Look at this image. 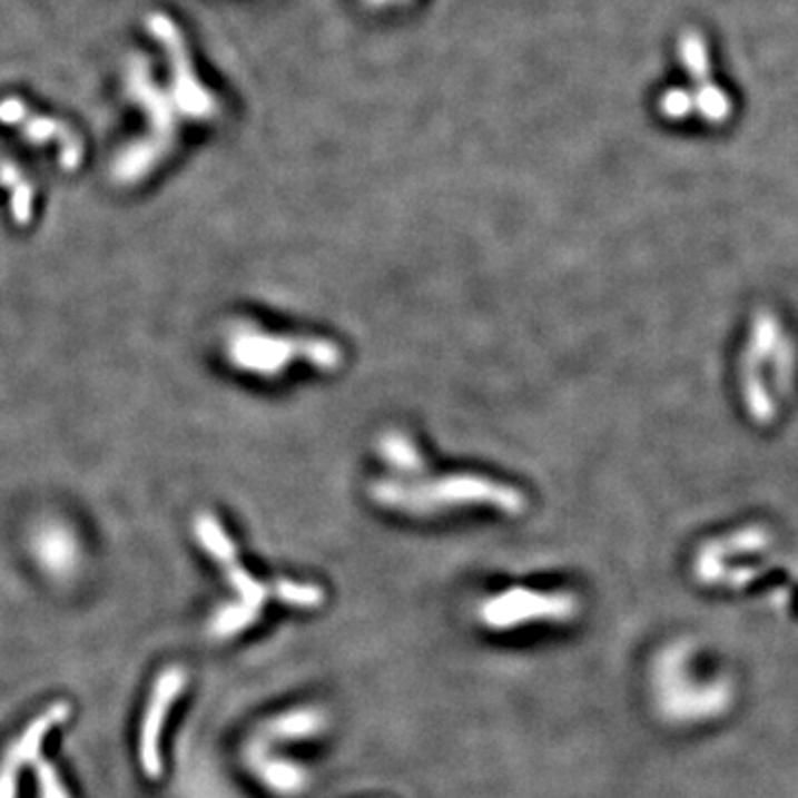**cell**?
<instances>
[{
  "label": "cell",
  "instance_id": "cell-6",
  "mask_svg": "<svg viewBox=\"0 0 798 798\" xmlns=\"http://www.w3.org/2000/svg\"><path fill=\"white\" fill-rule=\"evenodd\" d=\"M185 683H187V674L180 668L165 670L154 683L151 699H149V706H147V715L142 719L140 746H138L140 768L149 779L162 777L160 737H162V728H165V721L169 717V710L178 701V697L183 694Z\"/></svg>",
  "mask_w": 798,
  "mask_h": 798
},
{
  "label": "cell",
  "instance_id": "cell-18",
  "mask_svg": "<svg viewBox=\"0 0 798 798\" xmlns=\"http://www.w3.org/2000/svg\"><path fill=\"white\" fill-rule=\"evenodd\" d=\"M33 772H36L40 798H69L65 786H62V781H60L58 770L53 768V763H49V761H45V759H38V761L33 763Z\"/></svg>",
  "mask_w": 798,
  "mask_h": 798
},
{
  "label": "cell",
  "instance_id": "cell-5",
  "mask_svg": "<svg viewBox=\"0 0 798 798\" xmlns=\"http://www.w3.org/2000/svg\"><path fill=\"white\" fill-rule=\"evenodd\" d=\"M0 122L7 127H18L29 145H47L56 140L60 147V167L65 171L78 169L82 160V142L62 120L33 114L20 98L7 96L0 100Z\"/></svg>",
  "mask_w": 798,
  "mask_h": 798
},
{
  "label": "cell",
  "instance_id": "cell-15",
  "mask_svg": "<svg viewBox=\"0 0 798 798\" xmlns=\"http://www.w3.org/2000/svg\"><path fill=\"white\" fill-rule=\"evenodd\" d=\"M258 614H260V610H254V608H249V605H245V603L227 605V608H223V610L216 614V619H214V623H211V632H214L216 637H220V639L234 637V634L243 632L245 628L254 625L256 619H258Z\"/></svg>",
  "mask_w": 798,
  "mask_h": 798
},
{
  "label": "cell",
  "instance_id": "cell-2",
  "mask_svg": "<svg viewBox=\"0 0 798 798\" xmlns=\"http://www.w3.org/2000/svg\"><path fill=\"white\" fill-rule=\"evenodd\" d=\"M229 357L238 368L277 375L290 359H306L319 368L339 364V348L324 339H286L240 326L229 342Z\"/></svg>",
  "mask_w": 798,
  "mask_h": 798
},
{
  "label": "cell",
  "instance_id": "cell-10",
  "mask_svg": "<svg viewBox=\"0 0 798 798\" xmlns=\"http://www.w3.org/2000/svg\"><path fill=\"white\" fill-rule=\"evenodd\" d=\"M33 548L49 574L67 577L78 563L76 536L60 524H47L45 529H40Z\"/></svg>",
  "mask_w": 798,
  "mask_h": 798
},
{
  "label": "cell",
  "instance_id": "cell-3",
  "mask_svg": "<svg viewBox=\"0 0 798 798\" xmlns=\"http://www.w3.org/2000/svg\"><path fill=\"white\" fill-rule=\"evenodd\" d=\"M147 29L167 49L169 65H171L174 102L178 105V109L191 118L211 116L214 98L207 93V89L198 82V78L191 71L189 51H187L180 29L174 24V20L167 13H160V11L149 13Z\"/></svg>",
  "mask_w": 798,
  "mask_h": 798
},
{
  "label": "cell",
  "instance_id": "cell-13",
  "mask_svg": "<svg viewBox=\"0 0 798 798\" xmlns=\"http://www.w3.org/2000/svg\"><path fill=\"white\" fill-rule=\"evenodd\" d=\"M0 187L9 189L11 194V218L16 225L24 227L31 220V205H33V189L31 185L22 178V174L18 171L16 165L11 162H0Z\"/></svg>",
  "mask_w": 798,
  "mask_h": 798
},
{
  "label": "cell",
  "instance_id": "cell-8",
  "mask_svg": "<svg viewBox=\"0 0 798 798\" xmlns=\"http://www.w3.org/2000/svg\"><path fill=\"white\" fill-rule=\"evenodd\" d=\"M196 532L200 543L205 545V550L218 559L231 581V585L240 592V603L254 608V610H263L266 601V588L263 583H258L240 563H238V552L234 541L227 536L225 529L218 524L216 518H211L209 513L200 515L196 522Z\"/></svg>",
  "mask_w": 798,
  "mask_h": 798
},
{
  "label": "cell",
  "instance_id": "cell-1",
  "mask_svg": "<svg viewBox=\"0 0 798 798\" xmlns=\"http://www.w3.org/2000/svg\"><path fill=\"white\" fill-rule=\"evenodd\" d=\"M375 500L384 506L411 513H431L435 509H449L460 504H489L513 515L524 511L526 506L524 495L520 491L473 475H455L435 484L420 486L386 482L375 486Z\"/></svg>",
  "mask_w": 798,
  "mask_h": 798
},
{
  "label": "cell",
  "instance_id": "cell-11",
  "mask_svg": "<svg viewBox=\"0 0 798 798\" xmlns=\"http://www.w3.org/2000/svg\"><path fill=\"white\" fill-rule=\"evenodd\" d=\"M171 149V145L158 140V138H145V140H136L134 145H129L127 149H122L114 162V178L122 185H134L138 180H142L158 162H162V158L167 156V151Z\"/></svg>",
  "mask_w": 798,
  "mask_h": 798
},
{
  "label": "cell",
  "instance_id": "cell-12",
  "mask_svg": "<svg viewBox=\"0 0 798 798\" xmlns=\"http://www.w3.org/2000/svg\"><path fill=\"white\" fill-rule=\"evenodd\" d=\"M254 768L258 777L266 786L277 795H297L306 788V772L297 766L282 761V759H268L265 755L254 757Z\"/></svg>",
  "mask_w": 798,
  "mask_h": 798
},
{
  "label": "cell",
  "instance_id": "cell-4",
  "mask_svg": "<svg viewBox=\"0 0 798 798\" xmlns=\"http://www.w3.org/2000/svg\"><path fill=\"white\" fill-rule=\"evenodd\" d=\"M577 612V601L570 594H541L531 590H509L491 599L482 608V619L489 628L509 630L534 619H570Z\"/></svg>",
  "mask_w": 798,
  "mask_h": 798
},
{
  "label": "cell",
  "instance_id": "cell-17",
  "mask_svg": "<svg viewBox=\"0 0 798 798\" xmlns=\"http://www.w3.org/2000/svg\"><path fill=\"white\" fill-rule=\"evenodd\" d=\"M275 597L288 605L297 608H313L324 601V592L315 585H299L293 581H277L275 583Z\"/></svg>",
  "mask_w": 798,
  "mask_h": 798
},
{
  "label": "cell",
  "instance_id": "cell-9",
  "mask_svg": "<svg viewBox=\"0 0 798 798\" xmlns=\"http://www.w3.org/2000/svg\"><path fill=\"white\" fill-rule=\"evenodd\" d=\"M127 87L131 98L145 109L151 122V136L171 145L174 142V129H176V107L169 100V96L158 89V85L151 78V69L147 58H131L129 73H127Z\"/></svg>",
  "mask_w": 798,
  "mask_h": 798
},
{
  "label": "cell",
  "instance_id": "cell-16",
  "mask_svg": "<svg viewBox=\"0 0 798 798\" xmlns=\"http://www.w3.org/2000/svg\"><path fill=\"white\" fill-rule=\"evenodd\" d=\"M382 455L388 460V464L397 466L400 471L413 473V471L422 469V457H420L415 444L404 435H397V433L386 435L382 440Z\"/></svg>",
  "mask_w": 798,
  "mask_h": 798
},
{
  "label": "cell",
  "instance_id": "cell-7",
  "mask_svg": "<svg viewBox=\"0 0 798 798\" xmlns=\"http://www.w3.org/2000/svg\"><path fill=\"white\" fill-rule=\"evenodd\" d=\"M69 715H71V708L65 701L49 706L9 746V750L0 763V798H16L20 770L27 766H33L40 759L45 737L49 735L51 728L65 723L69 719Z\"/></svg>",
  "mask_w": 798,
  "mask_h": 798
},
{
  "label": "cell",
  "instance_id": "cell-14",
  "mask_svg": "<svg viewBox=\"0 0 798 798\" xmlns=\"http://www.w3.org/2000/svg\"><path fill=\"white\" fill-rule=\"evenodd\" d=\"M324 717L315 710H297L286 717H279L268 726V737L273 739H304L322 730Z\"/></svg>",
  "mask_w": 798,
  "mask_h": 798
}]
</instances>
